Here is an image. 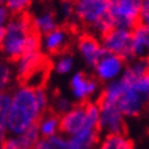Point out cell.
Listing matches in <instances>:
<instances>
[{
  "label": "cell",
  "instance_id": "6da1fadb",
  "mask_svg": "<svg viewBox=\"0 0 149 149\" xmlns=\"http://www.w3.org/2000/svg\"><path fill=\"white\" fill-rule=\"evenodd\" d=\"M149 97V67L146 59H131L125 71L112 82L105 84L99 100L113 104L123 116L137 118L145 111Z\"/></svg>",
  "mask_w": 149,
  "mask_h": 149
},
{
  "label": "cell",
  "instance_id": "7a4b0ae2",
  "mask_svg": "<svg viewBox=\"0 0 149 149\" xmlns=\"http://www.w3.org/2000/svg\"><path fill=\"white\" fill-rule=\"evenodd\" d=\"M10 96L11 103L7 116V134L10 136H19L34 127L51 104V97L44 86L33 88L25 82L15 86Z\"/></svg>",
  "mask_w": 149,
  "mask_h": 149
},
{
  "label": "cell",
  "instance_id": "3957f363",
  "mask_svg": "<svg viewBox=\"0 0 149 149\" xmlns=\"http://www.w3.org/2000/svg\"><path fill=\"white\" fill-rule=\"evenodd\" d=\"M41 49L40 36L32 27L27 14L11 15L0 36V58L15 62L26 51Z\"/></svg>",
  "mask_w": 149,
  "mask_h": 149
},
{
  "label": "cell",
  "instance_id": "277c9868",
  "mask_svg": "<svg viewBox=\"0 0 149 149\" xmlns=\"http://www.w3.org/2000/svg\"><path fill=\"white\" fill-rule=\"evenodd\" d=\"M74 22L86 27L92 34L101 37L113 27L108 15V0H72Z\"/></svg>",
  "mask_w": 149,
  "mask_h": 149
},
{
  "label": "cell",
  "instance_id": "5b68a950",
  "mask_svg": "<svg viewBox=\"0 0 149 149\" xmlns=\"http://www.w3.org/2000/svg\"><path fill=\"white\" fill-rule=\"evenodd\" d=\"M144 0H108V15L113 27L131 30L140 23L141 6Z\"/></svg>",
  "mask_w": 149,
  "mask_h": 149
},
{
  "label": "cell",
  "instance_id": "8992f818",
  "mask_svg": "<svg viewBox=\"0 0 149 149\" xmlns=\"http://www.w3.org/2000/svg\"><path fill=\"white\" fill-rule=\"evenodd\" d=\"M68 88L72 100L77 101L78 104L92 101L101 92L100 82L95 77H91L82 71L72 72L68 82Z\"/></svg>",
  "mask_w": 149,
  "mask_h": 149
},
{
  "label": "cell",
  "instance_id": "52a82bcc",
  "mask_svg": "<svg viewBox=\"0 0 149 149\" xmlns=\"http://www.w3.org/2000/svg\"><path fill=\"white\" fill-rule=\"evenodd\" d=\"M104 52L116 55L125 62H130L131 48H130V30L122 27H112L109 32L100 37Z\"/></svg>",
  "mask_w": 149,
  "mask_h": 149
},
{
  "label": "cell",
  "instance_id": "ba28073f",
  "mask_svg": "<svg viewBox=\"0 0 149 149\" xmlns=\"http://www.w3.org/2000/svg\"><path fill=\"white\" fill-rule=\"evenodd\" d=\"M99 131L104 134H118L125 133L126 118L113 104L99 100Z\"/></svg>",
  "mask_w": 149,
  "mask_h": 149
},
{
  "label": "cell",
  "instance_id": "9c48e42d",
  "mask_svg": "<svg viewBox=\"0 0 149 149\" xmlns=\"http://www.w3.org/2000/svg\"><path fill=\"white\" fill-rule=\"evenodd\" d=\"M126 63L127 62H125L122 58H119L116 55L104 52L101 55V58L92 67L93 72H95V78L103 84L115 81L118 78H120V75L123 74Z\"/></svg>",
  "mask_w": 149,
  "mask_h": 149
},
{
  "label": "cell",
  "instance_id": "30bf717a",
  "mask_svg": "<svg viewBox=\"0 0 149 149\" xmlns=\"http://www.w3.org/2000/svg\"><path fill=\"white\" fill-rule=\"evenodd\" d=\"M71 44V32L67 27L58 26L40 36V48L45 56H56L68 49Z\"/></svg>",
  "mask_w": 149,
  "mask_h": 149
},
{
  "label": "cell",
  "instance_id": "8fae6325",
  "mask_svg": "<svg viewBox=\"0 0 149 149\" xmlns=\"http://www.w3.org/2000/svg\"><path fill=\"white\" fill-rule=\"evenodd\" d=\"M75 48H77L79 58L84 60V63L91 68L104 54L100 37L92 33H82L75 41Z\"/></svg>",
  "mask_w": 149,
  "mask_h": 149
},
{
  "label": "cell",
  "instance_id": "7c38bea8",
  "mask_svg": "<svg viewBox=\"0 0 149 149\" xmlns=\"http://www.w3.org/2000/svg\"><path fill=\"white\" fill-rule=\"evenodd\" d=\"M13 64L17 78L25 81L27 77H30L33 72L37 71L38 68L47 66L45 55L42 54L41 49L26 51L22 56H19L15 62H13Z\"/></svg>",
  "mask_w": 149,
  "mask_h": 149
},
{
  "label": "cell",
  "instance_id": "4fadbf2b",
  "mask_svg": "<svg viewBox=\"0 0 149 149\" xmlns=\"http://www.w3.org/2000/svg\"><path fill=\"white\" fill-rule=\"evenodd\" d=\"M99 125H88L77 134L66 137V149H96L100 141Z\"/></svg>",
  "mask_w": 149,
  "mask_h": 149
},
{
  "label": "cell",
  "instance_id": "5bb4252c",
  "mask_svg": "<svg viewBox=\"0 0 149 149\" xmlns=\"http://www.w3.org/2000/svg\"><path fill=\"white\" fill-rule=\"evenodd\" d=\"M130 48L133 59H146L149 51V26L138 23L130 30Z\"/></svg>",
  "mask_w": 149,
  "mask_h": 149
},
{
  "label": "cell",
  "instance_id": "9a60e30c",
  "mask_svg": "<svg viewBox=\"0 0 149 149\" xmlns=\"http://www.w3.org/2000/svg\"><path fill=\"white\" fill-rule=\"evenodd\" d=\"M30 22H32L33 30L38 36H42L59 26V19L55 14V10L51 8L38 10L36 14H33L30 17Z\"/></svg>",
  "mask_w": 149,
  "mask_h": 149
},
{
  "label": "cell",
  "instance_id": "2e32d148",
  "mask_svg": "<svg viewBox=\"0 0 149 149\" xmlns=\"http://www.w3.org/2000/svg\"><path fill=\"white\" fill-rule=\"evenodd\" d=\"M36 129L40 138H51L60 133V122H59V115L55 112L42 113L38 122L36 123Z\"/></svg>",
  "mask_w": 149,
  "mask_h": 149
},
{
  "label": "cell",
  "instance_id": "e0dca14e",
  "mask_svg": "<svg viewBox=\"0 0 149 149\" xmlns=\"http://www.w3.org/2000/svg\"><path fill=\"white\" fill-rule=\"evenodd\" d=\"M96 149H134V145L125 133H118L105 134L103 140L99 141Z\"/></svg>",
  "mask_w": 149,
  "mask_h": 149
},
{
  "label": "cell",
  "instance_id": "ac0fdd59",
  "mask_svg": "<svg viewBox=\"0 0 149 149\" xmlns=\"http://www.w3.org/2000/svg\"><path fill=\"white\" fill-rule=\"evenodd\" d=\"M74 67H75V58L71 52H67V51L56 55L52 63V70L59 75L71 74L74 71Z\"/></svg>",
  "mask_w": 149,
  "mask_h": 149
},
{
  "label": "cell",
  "instance_id": "d6986e66",
  "mask_svg": "<svg viewBox=\"0 0 149 149\" xmlns=\"http://www.w3.org/2000/svg\"><path fill=\"white\" fill-rule=\"evenodd\" d=\"M17 79L13 62L0 58V92H8Z\"/></svg>",
  "mask_w": 149,
  "mask_h": 149
},
{
  "label": "cell",
  "instance_id": "ffe728a7",
  "mask_svg": "<svg viewBox=\"0 0 149 149\" xmlns=\"http://www.w3.org/2000/svg\"><path fill=\"white\" fill-rule=\"evenodd\" d=\"M11 96L10 92H0V133L7 134V116H8Z\"/></svg>",
  "mask_w": 149,
  "mask_h": 149
},
{
  "label": "cell",
  "instance_id": "44dd1931",
  "mask_svg": "<svg viewBox=\"0 0 149 149\" xmlns=\"http://www.w3.org/2000/svg\"><path fill=\"white\" fill-rule=\"evenodd\" d=\"M58 19L66 23L74 22V4L72 0H59L58 8L55 11Z\"/></svg>",
  "mask_w": 149,
  "mask_h": 149
},
{
  "label": "cell",
  "instance_id": "7402d4cb",
  "mask_svg": "<svg viewBox=\"0 0 149 149\" xmlns=\"http://www.w3.org/2000/svg\"><path fill=\"white\" fill-rule=\"evenodd\" d=\"M34 0H6L4 7L8 10L11 15H19V14H27L32 8Z\"/></svg>",
  "mask_w": 149,
  "mask_h": 149
},
{
  "label": "cell",
  "instance_id": "603a6c76",
  "mask_svg": "<svg viewBox=\"0 0 149 149\" xmlns=\"http://www.w3.org/2000/svg\"><path fill=\"white\" fill-rule=\"evenodd\" d=\"M49 105H52V108H54L52 112H55L56 115L60 116L64 112H67L74 104H72V100L70 97H67V96H64V95H58L54 97V100H52V103Z\"/></svg>",
  "mask_w": 149,
  "mask_h": 149
},
{
  "label": "cell",
  "instance_id": "cb8c5ba5",
  "mask_svg": "<svg viewBox=\"0 0 149 149\" xmlns=\"http://www.w3.org/2000/svg\"><path fill=\"white\" fill-rule=\"evenodd\" d=\"M140 23L149 25V0H144L142 1L141 13H140Z\"/></svg>",
  "mask_w": 149,
  "mask_h": 149
},
{
  "label": "cell",
  "instance_id": "d4e9b609",
  "mask_svg": "<svg viewBox=\"0 0 149 149\" xmlns=\"http://www.w3.org/2000/svg\"><path fill=\"white\" fill-rule=\"evenodd\" d=\"M10 18H11V13L4 6H0V36H1L3 29H4V26L7 25Z\"/></svg>",
  "mask_w": 149,
  "mask_h": 149
},
{
  "label": "cell",
  "instance_id": "484cf974",
  "mask_svg": "<svg viewBox=\"0 0 149 149\" xmlns=\"http://www.w3.org/2000/svg\"><path fill=\"white\" fill-rule=\"evenodd\" d=\"M32 149H55L49 138H38Z\"/></svg>",
  "mask_w": 149,
  "mask_h": 149
},
{
  "label": "cell",
  "instance_id": "4316f807",
  "mask_svg": "<svg viewBox=\"0 0 149 149\" xmlns=\"http://www.w3.org/2000/svg\"><path fill=\"white\" fill-rule=\"evenodd\" d=\"M3 141H4V134L0 133V149L3 148Z\"/></svg>",
  "mask_w": 149,
  "mask_h": 149
},
{
  "label": "cell",
  "instance_id": "83f0119b",
  "mask_svg": "<svg viewBox=\"0 0 149 149\" xmlns=\"http://www.w3.org/2000/svg\"><path fill=\"white\" fill-rule=\"evenodd\" d=\"M4 1L6 0H0V6H4Z\"/></svg>",
  "mask_w": 149,
  "mask_h": 149
}]
</instances>
